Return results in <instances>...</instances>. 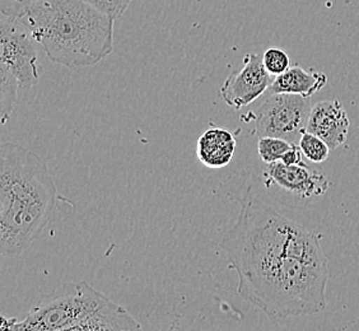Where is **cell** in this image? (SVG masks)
<instances>
[{
  "mask_svg": "<svg viewBox=\"0 0 359 331\" xmlns=\"http://www.w3.org/2000/svg\"><path fill=\"white\" fill-rule=\"evenodd\" d=\"M321 235L245 198L221 248L238 278V295L270 318L315 315L326 309L329 262Z\"/></svg>",
  "mask_w": 359,
  "mask_h": 331,
  "instance_id": "6da1fadb",
  "label": "cell"
},
{
  "mask_svg": "<svg viewBox=\"0 0 359 331\" xmlns=\"http://www.w3.org/2000/svg\"><path fill=\"white\" fill-rule=\"evenodd\" d=\"M57 201L55 182L40 156L22 145L0 147V251L20 256L51 219Z\"/></svg>",
  "mask_w": 359,
  "mask_h": 331,
  "instance_id": "7a4b0ae2",
  "label": "cell"
},
{
  "mask_svg": "<svg viewBox=\"0 0 359 331\" xmlns=\"http://www.w3.org/2000/svg\"><path fill=\"white\" fill-rule=\"evenodd\" d=\"M48 60L88 68L114 51V22L86 0H37L23 17Z\"/></svg>",
  "mask_w": 359,
  "mask_h": 331,
  "instance_id": "3957f363",
  "label": "cell"
},
{
  "mask_svg": "<svg viewBox=\"0 0 359 331\" xmlns=\"http://www.w3.org/2000/svg\"><path fill=\"white\" fill-rule=\"evenodd\" d=\"M1 330L134 331L137 318L87 282L67 284L42 297L23 320L1 318Z\"/></svg>",
  "mask_w": 359,
  "mask_h": 331,
  "instance_id": "277c9868",
  "label": "cell"
},
{
  "mask_svg": "<svg viewBox=\"0 0 359 331\" xmlns=\"http://www.w3.org/2000/svg\"><path fill=\"white\" fill-rule=\"evenodd\" d=\"M34 36L23 18L1 13L0 72L13 76L21 90H31L41 78V64Z\"/></svg>",
  "mask_w": 359,
  "mask_h": 331,
  "instance_id": "5b68a950",
  "label": "cell"
},
{
  "mask_svg": "<svg viewBox=\"0 0 359 331\" xmlns=\"http://www.w3.org/2000/svg\"><path fill=\"white\" fill-rule=\"evenodd\" d=\"M264 185L276 201L284 205L306 208L324 196L329 189V180L324 173L312 170L304 162L284 165L276 161L265 167Z\"/></svg>",
  "mask_w": 359,
  "mask_h": 331,
  "instance_id": "8992f818",
  "label": "cell"
},
{
  "mask_svg": "<svg viewBox=\"0 0 359 331\" xmlns=\"http://www.w3.org/2000/svg\"><path fill=\"white\" fill-rule=\"evenodd\" d=\"M311 112L310 98L274 93L264 101L256 112L255 134L262 137H276L298 144L307 131Z\"/></svg>",
  "mask_w": 359,
  "mask_h": 331,
  "instance_id": "52a82bcc",
  "label": "cell"
},
{
  "mask_svg": "<svg viewBox=\"0 0 359 331\" xmlns=\"http://www.w3.org/2000/svg\"><path fill=\"white\" fill-rule=\"evenodd\" d=\"M274 78L265 69L263 56L254 53L248 54L241 70L231 73L223 83L219 90L222 100L229 107L241 110L269 90Z\"/></svg>",
  "mask_w": 359,
  "mask_h": 331,
  "instance_id": "ba28073f",
  "label": "cell"
},
{
  "mask_svg": "<svg viewBox=\"0 0 359 331\" xmlns=\"http://www.w3.org/2000/svg\"><path fill=\"white\" fill-rule=\"evenodd\" d=\"M349 126V116L338 100L321 101L312 106L307 131L323 139L332 151L346 143Z\"/></svg>",
  "mask_w": 359,
  "mask_h": 331,
  "instance_id": "9c48e42d",
  "label": "cell"
},
{
  "mask_svg": "<svg viewBox=\"0 0 359 331\" xmlns=\"http://www.w3.org/2000/svg\"><path fill=\"white\" fill-rule=\"evenodd\" d=\"M236 152V139L231 131L213 126L198 139L196 154L201 163L209 168H222L232 161Z\"/></svg>",
  "mask_w": 359,
  "mask_h": 331,
  "instance_id": "30bf717a",
  "label": "cell"
},
{
  "mask_svg": "<svg viewBox=\"0 0 359 331\" xmlns=\"http://www.w3.org/2000/svg\"><path fill=\"white\" fill-rule=\"evenodd\" d=\"M327 83V76L316 70H304L301 65L294 64L283 74L276 76L269 87V95L292 93L311 98L318 90H323Z\"/></svg>",
  "mask_w": 359,
  "mask_h": 331,
  "instance_id": "8fae6325",
  "label": "cell"
},
{
  "mask_svg": "<svg viewBox=\"0 0 359 331\" xmlns=\"http://www.w3.org/2000/svg\"><path fill=\"white\" fill-rule=\"evenodd\" d=\"M20 84L13 76L6 72H0V119L1 124H6L14 110V104L18 98Z\"/></svg>",
  "mask_w": 359,
  "mask_h": 331,
  "instance_id": "7c38bea8",
  "label": "cell"
},
{
  "mask_svg": "<svg viewBox=\"0 0 359 331\" xmlns=\"http://www.w3.org/2000/svg\"><path fill=\"white\" fill-rule=\"evenodd\" d=\"M293 144L294 143H290L285 139L262 137L257 142V152L262 161L266 165H269L276 161H280L285 152H288Z\"/></svg>",
  "mask_w": 359,
  "mask_h": 331,
  "instance_id": "4fadbf2b",
  "label": "cell"
},
{
  "mask_svg": "<svg viewBox=\"0 0 359 331\" xmlns=\"http://www.w3.org/2000/svg\"><path fill=\"white\" fill-rule=\"evenodd\" d=\"M299 148L304 153V157L309 159L312 163H323L327 157L329 152L332 151L329 145L325 143L323 139L312 134L310 131H306L304 135L299 139Z\"/></svg>",
  "mask_w": 359,
  "mask_h": 331,
  "instance_id": "5bb4252c",
  "label": "cell"
},
{
  "mask_svg": "<svg viewBox=\"0 0 359 331\" xmlns=\"http://www.w3.org/2000/svg\"><path fill=\"white\" fill-rule=\"evenodd\" d=\"M263 62L265 69L273 76H280L290 68V55L282 48H268L264 53Z\"/></svg>",
  "mask_w": 359,
  "mask_h": 331,
  "instance_id": "9a60e30c",
  "label": "cell"
},
{
  "mask_svg": "<svg viewBox=\"0 0 359 331\" xmlns=\"http://www.w3.org/2000/svg\"><path fill=\"white\" fill-rule=\"evenodd\" d=\"M92 7L96 8L100 12L110 15L111 18L118 20L124 15L128 8L130 7L133 0H86Z\"/></svg>",
  "mask_w": 359,
  "mask_h": 331,
  "instance_id": "2e32d148",
  "label": "cell"
},
{
  "mask_svg": "<svg viewBox=\"0 0 359 331\" xmlns=\"http://www.w3.org/2000/svg\"><path fill=\"white\" fill-rule=\"evenodd\" d=\"M37 0H0L1 13L23 18Z\"/></svg>",
  "mask_w": 359,
  "mask_h": 331,
  "instance_id": "e0dca14e",
  "label": "cell"
},
{
  "mask_svg": "<svg viewBox=\"0 0 359 331\" xmlns=\"http://www.w3.org/2000/svg\"><path fill=\"white\" fill-rule=\"evenodd\" d=\"M304 153L301 151V148H299V145L293 144L292 145V148H290L288 152H285L283 157H282V162H283L284 165L293 166V165H299V163H302L304 162Z\"/></svg>",
  "mask_w": 359,
  "mask_h": 331,
  "instance_id": "ac0fdd59",
  "label": "cell"
}]
</instances>
